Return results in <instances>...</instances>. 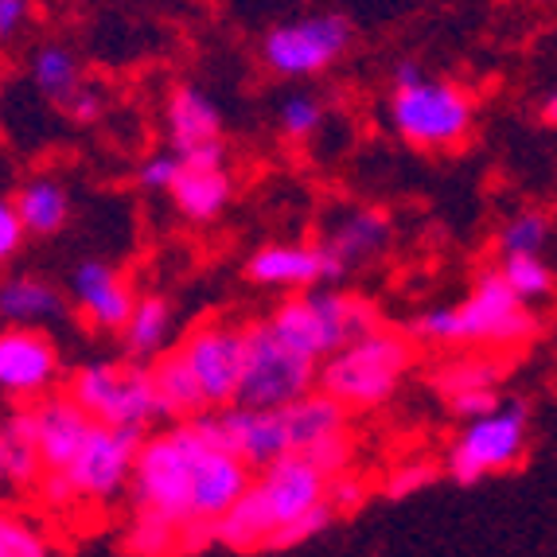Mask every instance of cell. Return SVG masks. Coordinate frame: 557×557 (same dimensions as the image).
I'll return each mask as SVG.
<instances>
[{
	"label": "cell",
	"mask_w": 557,
	"mask_h": 557,
	"mask_svg": "<svg viewBox=\"0 0 557 557\" xmlns=\"http://www.w3.org/2000/svg\"><path fill=\"white\" fill-rule=\"evenodd\" d=\"M44 475L39 453L32 445V413L16 409L0 421V487H32Z\"/></svg>",
	"instance_id": "26"
},
{
	"label": "cell",
	"mask_w": 557,
	"mask_h": 557,
	"mask_svg": "<svg viewBox=\"0 0 557 557\" xmlns=\"http://www.w3.org/2000/svg\"><path fill=\"white\" fill-rule=\"evenodd\" d=\"M102 110H106V98L94 86H83V90L71 98V106H66V117L75 121V125H94V121L102 117Z\"/></svg>",
	"instance_id": "40"
},
{
	"label": "cell",
	"mask_w": 557,
	"mask_h": 557,
	"mask_svg": "<svg viewBox=\"0 0 557 557\" xmlns=\"http://www.w3.org/2000/svg\"><path fill=\"white\" fill-rule=\"evenodd\" d=\"M448 409H453V418L460 421H475L483 413H492V409L503 406V394L499 391H472V394H456V398H445Z\"/></svg>",
	"instance_id": "38"
},
{
	"label": "cell",
	"mask_w": 557,
	"mask_h": 557,
	"mask_svg": "<svg viewBox=\"0 0 557 557\" xmlns=\"http://www.w3.org/2000/svg\"><path fill=\"white\" fill-rule=\"evenodd\" d=\"M0 557H51V549L39 527H32L20 515L0 511Z\"/></svg>",
	"instance_id": "32"
},
{
	"label": "cell",
	"mask_w": 557,
	"mask_h": 557,
	"mask_svg": "<svg viewBox=\"0 0 557 557\" xmlns=\"http://www.w3.org/2000/svg\"><path fill=\"white\" fill-rule=\"evenodd\" d=\"M530 448V409L519 398H503L499 409L483 413L475 421H465L460 437L448 445L445 456V472L456 483H472L487 480V475L511 472L515 465H522V456Z\"/></svg>",
	"instance_id": "9"
},
{
	"label": "cell",
	"mask_w": 557,
	"mask_h": 557,
	"mask_svg": "<svg viewBox=\"0 0 557 557\" xmlns=\"http://www.w3.org/2000/svg\"><path fill=\"white\" fill-rule=\"evenodd\" d=\"M534 332L539 312L503 281L499 265L483 270L465 300L429 308L413 320V339L429 347H519Z\"/></svg>",
	"instance_id": "2"
},
{
	"label": "cell",
	"mask_w": 557,
	"mask_h": 557,
	"mask_svg": "<svg viewBox=\"0 0 557 557\" xmlns=\"http://www.w3.org/2000/svg\"><path fill=\"white\" fill-rule=\"evenodd\" d=\"M187 367L196 371L199 386L207 394V406L226 409L238 401L242 391V371H246V324L234 320H207V324L191 327L184 335Z\"/></svg>",
	"instance_id": "12"
},
{
	"label": "cell",
	"mask_w": 557,
	"mask_h": 557,
	"mask_svg": "<svg viewBox=\"0 0 557 557\" xmlns=\"http://www.w3.org/2000/svg\"><path fill=\"white\" fill-rule=\"evenodd\" d=\"M327 499V475L305 453H285L261 468L238 503L214 522V542L226 549H270V539L285 522L300 519Z\"/></svg>",
	"instance_id": "1"
},
{
	"label": "cell",
	"mask_w": 557,
	"mask_h": 557,
	"mask_svg": "<svg viewBox=\"0 0 557 557\" xmlns=\"http://www.w3.org/2000/svg\"><path fill=\"white\" fill-rule=\"evenodd\" d=\"M499 273L527 305H542L557 293V273L542 253H503Z\"/></svg>",
	"instance_id": "28"
},
{
	"label": "cell",
	"mask_w": 557,
	"mask_h": 557,
	"mask_svg": "<svg viewBox=\"0 0 557 557\" xmlns=\"http://www.w3.org/2000/svg\"><path fill=\"white\" fill-rule=\"evenodd\" d=\"M246 277L258 288H277V293H308L327 281L347 277V270L335 261L324 242H270L253 250L246 261Z\"/></svg>",
	"instance_id": "16"
},
{
	"label": "cell",
	"mask_w": 557,
	"mask_h": 557,
	"mask_svg": "<svg viewBox=\"0 0 557 557\" xmlns=\"http://www.w3.org/2000/svg\"><path fill=\"white\" fill-rule=\"evenodd\" d=\"M433 480H437V468L429 465V460H406V465L394 468L391 480H386V495H391V499H409V495L425 492Z\"/></svg>",
	"instance_id": "35"
},
{
	"label": "cell",
	"mask_w": 557,
	"mask_h": 557,
	"mask_svg": "<svg viewBox=\"0 0 557 557\" xmlns=\"http://www.w3.org/2000/svg\"><path fill=\"white\" fill-rule=\"evenodd\" d=\"M362 495H367V487H362L359 480H355L351 472L335 475V480H327V503L335 507V515H347L355 511L362 503Z\"/></svg>",
	"instance_id": "39"
},
{
	"label": "cell",
	"mask_w": 557,
	"mask_h": 557,
	"mask_svg": "<svg viewBox=\"0 0 557 557\" xmlns=\"http://www.w3.org/2000/svg\"><path fill=\"white\" fill-rule=\"evenodd\" d=\"M149 371H152V386H157L164 421H196V418H203V413H211L203 386H199L196 371L187 367L180 347H168L164 355H157V359L149 362Z\"/></svg>",
	"instance_id": "21"
},
{
	"label": "cell",
	"mask_w": 557,
	"mask_h": 557,
	"mask_svg": "<svg viewBox=\"0 0 557 557\" xmlns=\"http://www.w3.org/2000/svg\"><path fill=\"white\" fill-rule=\"evenodd\" d=\"M355 32L339 12H308V16L273 24L261 39V63L277 78H317L347 55Z\"/></svg>",
	"instance_id": "10"
},
{
	"label": "cell",
	"mask_w": 557,
	"mask_h": 557,
	"mask_svg": "<svg viewBox=\"0 0 557 557\" xmlns=\"http://www.w3.org/2000/svg\"><path fill=\"white\" fill-rule=\"evenodd\" d=\"M196 421L203 425V433L214 445H223L226 453L238 456L250 472H261V468H270L285 453H293L281 409L226 406V409H211V413H203Z\"/></svg>",
	"instance_id": "14"
},
{
	"label": "cell",
	"mask_w": 557,
	"mask_h": 557,
	"mask_svg": "<svg viewBox=\"0 0 557 557\" xmlns=\"http://www.w3.org/2000/svg\"><path fill=\"white\" fill-rule=\"evenodd\" d=\"M140 441L145 433L117 425H94L86 445L63 472L39 475V492L51 507L66 503H110L121 492H129L133 465H137Z\"/></svg>",
	"instance_id": "6"
},
{
	"label": "cell",
	"mask_w": 557,
	"mask_h": 557,
	"mask_svg": "<svg viewBox=\"0 0 557 557\" xmlns=\"http://www.w3.org/2000/svg\"><path fill=\"white\" fill-rule=\"evenodd\" d=\"M409 367L413 339L379 324L320 362V391L344 401L347 409H379L398 394Z\"/></svg>",
	"instance_id": "3"
},
{
	"label": "cell",
	"mask_w": 557,
	"mask_h": 557,
	"mask_svg": "<svg viewBox=\"0 0 557 557\" xmlns=\"http://www.w3.org/2000/svg\"><path fill=\"white\" fill-rule=\"evenodd\" d=\"M176 433L187 448V460H191L196 522L199 527H214L246 495V487L253 483V472L234 453H226L223 445H214L199 421H176Z\"/></svg>",
	"instance_id": "11"
},
{
	"label": "cell",
	"mask_w": 557,
	"mask_h": 557,
	"mask_svg": "<svg viewBox=\"0 0 557 557\" xmlns=\"http://www.w3.org/2000/svg\"><path fill=\"white\" fill-rule=\"evenodd\" d=\"M270 324L297 351L324 362L339 347L355 344L359 335L374 332L382 320L367 297L339 293V288H308V293H293L288 300H281L270 312Z\"/></svg>",
	"instance_id": "5"
},
{
	"label": "cell",
	"mask_w": 557,
	"mask_h": 557,
	"mask_svg": "<svg viewBox=\"0 0 557 557\" xmlns=\"http://www.w3.org/2000/svg\"><path fill=\"white\" fill-rule=\"evenodd\" d=\"M277 129L293 145H305L324 129V102L312 94H288L277 110Z\"/></svg>",
	"instance_id": "31"
},
{
	"label": "cell",
	"mask_w": 557,
	"mask_h": 557,
	"mask_svg": "<svg viewBox=\"0 0 557 557\" xmlns=\"http://www.w3.org/2000/svg\"><path fill=\"white\" fill-rule=\"evenodd\" d=\"M391 125L406 145L421 152H453L472 137L475 102L465 86L418 75L391 83Z\"/></svg>",
	"instance_id": "4"
},
{
	"label": "cell",
	"mask_w": 557,
	"mask_h": 557,
	"mask_svg": "<svg viewBox=\"0 0 557 557\" xmlns=\"http://www.w3.org/2000/svg\"><path fill=\"white\" fill-rule=\"evenodd\" d=\"M332 519H335V507L332 503H317L312 511H305L300 519H293V522H285V527L277 530L270 539V549H293V546H305L308 539H317V534H324L327 527H332Z\"/></svg>",
	"instance_id": "33"
},
{
	"label": "cell",
	"mask_w": 557,
	"mask_h": 557,
	"mask_svg": "<svg viewBox=\"0 0 557 557\" xmlns=\"http://www.w3.org/2000/svg\"><path fill=\"white\" fill-rule=\"evenodd\" d=\"M28 413H32V445H36L44 472H63V468H71L78 448L86 445V437H90L94 425H98L66 391L39 398L36 406H28Z\"/></svg>",
	"instance_id": "18"
},
{
	"label": "cell",
	"mask_w": 557,
	"mask_h": 557,
	"mask_svg": "<svg viewBox=\"0 0 557 557\" xmlns=\"http://www.w3.org/2000/svg\"><path fill=\"white\" fill-rule=\"evenodd\" d=\"M0 317L20 327H44L51 320L66 317V297L55 281L39 273H20L0 285Z\"/></svg>",
	"instance_id": "22"
},
{
	"label": "cell",
	"mask_w": 557,
	"mask_h": 557,
	"mask_svg": "<svg viewBox=\"0 0 557 557\" xmlns=\"http://www.w3.org/2000/svg\"><path fill=\"white\" fill-rule=\"evenodd\" d=\"M20 211V223L28 234H59L71 219V196H66V187L59 184L55 176H32L16 187V196H12Z\"/></svg>",
	"instance_id": "25"
},
{
	"label": "cell",
	"mask_w": 557,
	"mask_h": 557,
	"mask_svg": "<svg viewBox=\"0 0 557 557\" xmlns=\"http://www.w3.org/2000/svg\"><path fill=\"white\" fill-rule=\"evenodd\" d=\"M172 305L157 293H145L137 297L133 305L129 320L121 327V347H125V359H137V362H152L157 355L168 351V339H172Z\"/></svg>",
	"instance_id": "24"
},
{
	"label": "cell",
	"mask_w": 557,
	"mask_h": 557,
	"mask_svg": "<svg viewBox=\"0 0 557 557\" xmlns=\"http://www.w3.org/2000/svg\"><path fill=\"white\" fill-rule=\"evenodd\" d=\"M164 133H168V149L176 152L184 164H226L223 110L199 86L180 83L168 90Z\"/></svg>",
	"instance_id": "13"
},
{
	"label": "cell",
	"mask_w": 557,
	"mask_h": 557,
	"mask_svg": "<svg viewBox=\"0 0 557 557\" xmlns=\"http://www.w3.org/2000/svg\"><path fill=\"white\" fill-rule=\"evenodd\" d=\"M305 456L320 468V472L327 475V480H335V475L351 472L355 448H351V437H347V433H335V437H327V441H320V445H312Z\"/></svg>",
	"instance_id": "34"
},
{
	"label": "cell",
	"mask_w": 557,
	"mask_h": 557,
	"mask_svg": "<svg viewBox=\"0 0 557 557\" xmlns=\"http://www.w3.org/2000/svg\"><path fill=\"white\" fill-rule=\"evenodd\" d=\"M539 117H542V125H549V129H557V90H554V94H546V98H542V106H539Z\"/></svg>",
	"instance_id": "42"
},
{
	"label": "cell",
	"mask_w": 557,
	"mask_h": 557,
	"mask_svg": "<svg viewBox=\"0 0 557 557\" xmlns=\"http://www.w3.org/2000/svg\"><path fill=\"white\" fill-rule=\"evenodd\" d=\"M285 418V433H288V448L293 453H308L320 441L335 437V433H347V406L335 401L327 391H312L305 398H297L293 406L281 409Z\"/></svg>",
	"instance_id": "23"
},
{
	"label": "cell",
	"mask_w": 557,
	"mask_h": 557,
	"mask_svg": "<svg viewBox=\"0 0 557 557\" xmlns=\"http://www.w3.org/2000/svg\"><path fill=\"white\" fill-rule=\"evenodd\" d=\"M391 238H394L391 214L379 211V207H351V211H344L327 226V234L320 242H324L327 250L335 253V261L351 273V270H359V265H367V261L382 258L386 246H391Z\"/></svg>",
	"instance_id": "19"
},
{
	"label": "cell",
	"mask_w": 557,
	"mask_h": 557,
	"mask_svg": "<svg viewBox=\"0 0 557 557\" xmlns=\"http://www.w3.org/2000/svg\"><path fill=\"white\" fill-rule=\"evenodd\" d=\"M320 386V359L297 351L285 335L265 320L246 324V371L234 406L285 409Z\"/></svg>",
	"instance_id": "8"
},
{
	"label": "cell",
	"mask_w": 557,
	"mask_h": 557,
	"mask_svg": "<svg viewBox=\"0 0 557 557\" xmlns=\"http://www.w3.org/2000/svg\"><path fill=\"white\" fill-rule=\"evenodd\" d=\"M66 394H71L98 425L149 433L157 421H164L149 362H137V359L86 362V367H78V371L71 374Z\"/></svg>",
	"instance_id": "7"
},
{
	"label": "cell",
	"mask_w": 557,
	"mask_h": 557,
	"mask_svg": "<svg viewBox=\"0 0 557 557\" xmlns=\"http://www.w3.org/2000/svg\"><path fill=\"white\" fill-rule=\"evenodd\" d=\"M554 238V223L546 211H515L507 223L499 226V258L503 253H542Z\"/></svg>",
	"instance_id": "29"
},
{
	"label": "cell",
	"mask_w": 557,
	"mask_h": 557,
	"mask_svg": "<svg viewBox=\"0 0 557 557\" xmlns=\"http://www.w3.org/2000/svg\"><path fill=\"white\" fill-rule=\"evenodd\" d=\"M28 20H32V0H0V44H12L24 32Z\"/></svg>",
	"instance_id": "41"
},
{
	"label": "cell",
	"mask_w": 557,
	"mask_h": 557,
	"mask_svg": "<svg viewBox=\"0 0 557 557\" xmlns=\"http://www.w3.org/2000/svg\"><path fill=\"white\" fill-rule=\"evenodd\" d=\"M180 164H184V160H180L172 149L152 152V157L140 160V168H137V187H145V191H160V196H168V187H172V180H176Z\"/></svg>",
	"instance_id": "36"
},
{
	"label": "cell",
	"mask_w": 557,
	"mask_h": 557,
	"mask_svg": "<svg viewBox=\"0 0 557 557\" xmlns=\"http://www.w3.org/2000/svg\"><path fill=\"white\" fill-rule=\"evenodd\" d=\"M32 83H36V90L44 94L47 102H55L66 110L71 98L86 86V75L78 55L66 44H44L32 55Z\"/></svg>",
	"instance_id": "27"
},
{
	"label": "cell",
	"mask_w": 557,
	"mask_h": 557,
	"mask_svg": "<svg viewBox=\"0 0 557 557\" xmlns=\"http://www.w3.org/2000/svg\"><path fill=\"white\" fill-rule=\"evenodd\" d=\"M59 374H63L59 347L44 327L9 324L0 332V394L39 401L55 391Z\"/></svg>",
	"instance_id": "15"
},
{
	"label": "cell",
	"mask_w": 557,
	"mask_h": 557,
	"mask_svg": "<svg viewBox=\"0 0 557 557\" xmlns=\"http://www.w3.org/2000/svg\"><path fill=\"white\" fill-rule=\"evenodd\" d=\"M24 238H28V231H24V223H20L16 203L0 196V265L16 258L20 246H24Z\"/></svg>",
	"instance_id": "37"
},
{
	"label": "cell",
	"mask_w": 557,
	"mask_h": 557,
	"mask_svg": "<svg viewBox=\"0 0 557 557\" xmlns=\"http://www.w3.org/2000/svg\"><path fill=\"white\" fill-rule=\"evenodd\" d=\"M503 386V362L495 359H456L441 371V391L445 398L472 391H499Z\"/></svg>",
	"instance_id": "30"
},
{
	"label": "cell",
	"mask_w": 557,
	"mask_h": 557,
	"mask_svg": "<svg viewBox=\"0 0 557 557\" xmlns=\"http://www.w3.org/2000/svg\"><path fill=\"white\" fill-rule=\"evenodd\" d=\"M168 199L187 223H214L231 207L234 180L226 164H180L176 180L168 187Z\"/></svg>",
	"instance_id": "20"
},
{
	"label": "cell",
	"mask_w": 557,
	"mask_h": 557,
	"mask_svg": "<svg viewBox=\"0 0 557 557\" xmlns=\"http://www.w3.org/2000/svg\"><path fill=\"white\" fill-rule=\"evenodd\" d=\"M66 293H71V305L86 320V327L106 335H121L133 305H137V293H133L129 277L117 265L98 258L78 261L75 270H71V281H66Z\"/></svg>",
	"instance_id": "17"
}]
</instances>
